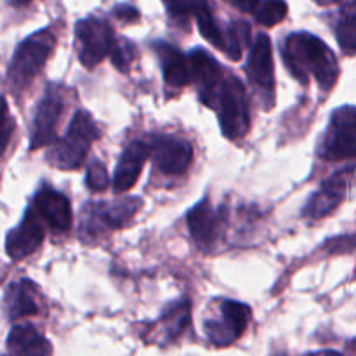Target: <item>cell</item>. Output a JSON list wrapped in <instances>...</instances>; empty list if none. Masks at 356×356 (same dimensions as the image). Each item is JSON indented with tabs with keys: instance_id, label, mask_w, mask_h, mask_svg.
I'll use <instances>...</instances> for the list:
<instances>
[{
	"instance_id": "10",
	"label": "cell",
	"mask_w": 356,
	"mask_h": 356,
	"mask_svg": "<svg viewBox=\"0 0 356 356\" xmlns=\"http://www.w3.org/2000/svg\"><path fill=\"white\" fill-rule=\"evenodd\" d=\"M44 242V228L35 209H28L19 226L10 229L6 240V252L10 259L19 261L33 254Z\"/></svg>"
},
{
	"instance_id": "12",
	"label": "cell",
	"mask_w": 356,
	"mask_h": 356,
	"mask_svg": "<svg viewBox=\"0 0 356 356\" xmlns=\"http://www.w3.org/2000/svg\"><path fill=\"white\" fill-rule=\"evenodd\" d=\"M351 169H344L323 181L316 193L312 195L305 207V216L309 219H322L344 200L350 184Z\"/></svg>"
},
{
	"instance_id": "13",
	"label": "cell",
	"mask_w": 356,
	"mask_h": 356,
	"mask_svg": "<svg viewBox=\"0 0 356 356\" xmlns=\"http://www.w3.org/2000/svg\"><path fill=\"white\" fill-rule=\"evenodd\" d=\"M33 209L42 221L59 233L68 232L72 226V207L70 200L59 191L42 188L33 198Z\"/></svg>"
},
{
	"instance_id": "24",
	"label": "cell",
	"mask_w": 356,
	"mask_h": 356,
	"mask_svg": "<svg viewBox=\"0 0 356 356\" xmlns=\"http://www.w3.org/2000/svg\"><path fill=\"white\" fill-rule=\"evenodd\" d=\"M337 42L346 52H356V2L346 9L336 28Z\"/></svg>"
},
{
	"instance_id": "26",
	"label": "cell",
	"mask_w": 356,
	"mask_h": 356,
	"mask_svg": "<svg viewBox=\"0 0 356 356\" xmlns=\"http://www.w3.org/2000/svg\"><path fill=\"white\" fill-rule=\"evenodd\" d=\"M87 186L94 191H103L110 186V176H108L106 167L103 165V162L99 160H94L92 163L87 169Z\"/></svg>"
},
{
	"instance_id": "2",
	"label": "cell",
	"mask_w": 356,
	"mask_h": 356,
	"mask_svg": "<svg viewBox=\"0 0 356 356\" xmlns=\"http://www.w3.org/2000/svg\"><path fill=\"white\" fill-rule=\"evenodd\" d=\"M99 138L96 124L87 111L79 110L73 115L65 138L58 139L47 159L54 167L63 170L79 169L86 160L87 149Z\"/></svg>"
},
{
	"instance_id": "19",
	"label": "cell",
	"mask_w": 356,
	"mask_h": 356,
	"mask_svg": "<svg viewBox=\"0 0 356 356\" xmlns=\"http://www.w3.org/2000/svg\"><path fill=\"white\" fill-rule=\"evenodd\" d=\"M156 52H159L160 63H162L163 70V79L169 83L170 87H184L190 82H193V76H191V68L188 58H184L176 47L169 44H163L159 42L155 44Z\"/></svg>"
},
{
	"instance_id": "6",
	"label": "cell",
	"mask_w": 356,
	"mask_h": 356,
	"mask_svg": "<svg viewBox=\"0 0 356 356\" xmlns=\"http://www.w3.org/2000/svg\"><path fill=\"white\" fill-rule=\"evenodd\" d=\"M75 35L79 59L86 68L92 70L108 54H111V49L115 45L113 30L101 17L90 16L79 21L75 28Z\"/></svg>"
},
{
	"instance_id": "9",
	"label": "cell",
	"mask_w": 356,
	"mask_h": 356,
	"mask_svg": "<svg viewBox=\"0 0 356 356\" xmlns=\"http://www.w3.org/2000/svg\"><path fill=\"white\" fill-rule=\"evenodd\" d=\"M152 155L159 170L169 176H181L186 172L193 160V148L184 139L162 136L153 139Z\"/></svg>"
},
{
	"instance_id": "15",
	"label": "cell",
	"mask_w": 356,
	"mask_h": 356,
	"mask_svg": "<svg viewBox=\"0 0 356 356\" xmlns=\"http://www.w3.org/2000/svg\"><path fill=\"white\" fill-rule=\"evenodd\" d=\"M149 155H152V146L141 141H134L125 148L113 174V188L117 193H124L134 186Z\"/></svg>"
},
{
	"instance_id": "30",
	"label": "cell",
	"mask_w": 356,
	"mask_h": 356,
	"mask_svg": "<svg viewBox=\"0 0 356 356\" xmlns=\"http://www.w3.org/2000/svg\"><path fill=\"white\" fill-rule=\"evenodd\" d=\"M226 2H229L243 13H256L257 6H259V0H226Z\"/></svg>"
},
{
	"instance_id": "17",
	"label": "cell",
	"mask_w": 356,
	"mask_h": 356,
	"mask_svg": "<svg viewBox=\"0 0 356 356\" xmlns=\"http://www.w3.org/2000/svg\"><path fill=\"white\" fill-rule=\"evenodd\" d=\"M7 350L10 356H52V344L30 323L13 327Z\"/></svg>"
},
{
	"instance_id": "31",
	"label": "cell",
	"mask_w": 356,
	"mask_h": 356,
	"mask_svg": "<svg viewBox=\"0 0 356 356\" xmlns=\"http://www.w3.org/2000/svg\"><path fill=\"white\" fill-rule=\"evenodd\" d=\"M9 129H10V118H9V111H7V104L6 110H3V149L7 148V141H9Z\"/></svg>"
},
{
	"instance_id": "16",
	"label": "cell",
	"mask_w": 356,
	"mask_h": 356,
	"mask_svg": "<svg viewBox=\"0 0 356 356\" xmlns=\"http://www.w3.org/2000/svg\"><path fill=\"white\" fill-rule=\"evenodd\" d=\"M221 212L216 211L209 200H202L188 212V228H190L191 238L198 243V247L205 249L214 243L218 236L219 222H221Z\"/></svg>"
},
{
	"instance_id": "4",
	"label": "cell",
	"mask_w": 356,
	"mask_h": 356,
	"mask_svg": "<svg viewBox=\"0 0 356 356\" xmlns=\"http://www.w3.org/2000/svg\"><path fill=\"white\" fill-rule=\"evenodd\" d=\"M318 155L325 160H341L356 156V106H343L330 117Z\"/></svg>"
},
{
	"instance_id": "28",
	"label": "cell",
	"mask_w": 356,
	"mask_h": 356,
	"mask_svg": "<svg viewBox=\"0 0 356 356\" xmlns=\"http://www.w3.org/2000/svg\"><path fill=\"white\" fill-rule=\"evenodd\" d=\"M197 3L198 0H167V9L174 19L186 21L188 17L193 16Z\"/></svg>"
},
{
	"instance_id": "32",
	"label": "cell",
	"mask_w": 356,
	"mask_h": 356,
	"mask_svg": "<svg viewBox=\"0 0 356 356\" xmlns=\"http://www.w3.org/2000/svg\"><path fill=\"white\" fill-rule=\"evenodd\" d=\"M306 356H343L341 353H337V351H330V350H325V351H316V353H309Z\"/></svg>"
},
{
	"instance_id": "1",
	"label": "cell",
	"mask_w": 356,
	"mask_h": 356,
	"mask_svg": "<svg viewBox=\"0 0 356 356\" xmlns=\"http://www.w3.org/2000/svg\"><path fill=\"white\" fill-rule=\"evenodd\" d=\"M284 59L299 82L308 83V79L313 75L323 90L332 89L339 75L334 52L327 47L325 42L305 31L289 35Z\"/></svg>"
},
{
	"instance_id": "11",
	"label": "cell",
	"mask_w": 356,
	"mask_h": 356,
	"mask_svg": "<svg viewBox=\"0 0 356 356\" xmlns=\"http://www.w3.org/2000/svg\"><path fill=\"white\" fill-rule=\"evenodd\" d=\"M247 73L250 80L259 87L261 92L268 96L270 104H273L275 92V68H273V49L268 35L259 33L250 49Z\"/></svg>"
},
{
	"instance_id": "33",
	"label": "cell",
	"mask_w": 356,
	"mask_h": 356,
	"mask_svg": "<svg viewBox=\"0 0 356 356\" xmlns=\"http://www.w3.org/2000/svg\"><path fill=\"white\" fill-rule=\"evenodd\" d=\"M9 2L13 3V6L21 7V6H26V3H30V0H9Z\"/></svg>"
},
{
	"instance_id": "20",
	"label": "cell",
	"mask_w": 356,
	"mask_h": 356,
	"mask_svg": "<svg viewBox=\"0 0 356 356\" xmlns=\"http://www.w3.org/2000/svg\"><path fill=\"white\" fill-rule=\"evenodd\" d=\"M141 207L139 198H125V200L113 202V204H97L94 207V216H87V219H96L97 228L118 229L134 218L136 212Z\"/></svg>"
},
{
	"instance_id": "18",
	"label": "cell",
	"mask_w": 356,
	"mask_h": 356,
	"mask_svg": "<svg viewBox=\"0 0 356 356\" xmlns=\"http://www.w3.org/2000/svg\"><path fill=\"white\" fill-rule=\"evenodd\" d=\"M6 308L10 320L23 318L40 313L37 285L30 280L10 284L6 294Z\"/></svg>"
},
{
	"instance_id": "27",
	"label": "cell",
	"mask_w": 356,
	"mask_h": 356,
	"mask_svg": "<svg viewBox=\"0 0 356 356\" xmlns=\"http://www.w3.org/2000/svg\"><path fill=\"white\" fill-rule=\"evenodd\" d=\"M134 58L136 49L131 42H115L113 49H111V61H113V65L117 66L120 72H127Z\"/></svg>"
},
{
	"instance_id": "23",
	"label": "cell",
	"mask_w": 356,
	"mask_h": 356,
	"mask_svg": "<svg viewBox=\"0 0 356 356\" xmlns=\"http://www.w3.org/2000/svg\"><path fill=\"white\" fill-rule=\"evenodd\" d=\"M250 42V28L249 24L238 21V23H232V26L226 31L225 49L222 51L228 54L229 59L238 61L242 58V51L247 44Z\"/></svg>"
},
{
	"instance_id": "7",
	"label": "cell",
	"mask_w": 356,
	"mask_h": 356,
	"mask_svg": "<svg viewBox=\"0 0 356 356\" xmlns=\"http://www.w3.org/2000/svg\"><path fill=\"white\" fill-rule=\"evenodd\" d=\"M221 129L228 139H240L249 132L250 115L245 87L235 76H228L221 86Z\"/></svg>"
},
{
	"instance_id": "5",
	"label": "cell",
	"mask_w": 356,
	"mask_h": 356,
	"mask_svg": "<svg viewBox=\"0 0 356 356\" xmlns=\"http://www.w3.org/2000/svg\"><path fill=\"white\" fill-rule=\"evenodd\" d=\"M252 312L247 305L236 301L219 302L218 313L205 320V334L209 343L218 348H226L235 343L250 322Z\"/></svg>"
},
{
	"instance_id": "8",
	"label": "cell",
	"mask_w": 356,
	"mask_h": 356,
	"mask_svg": "<svg viewBox=\"0 0 356 356\" xmlns=\"http://www.w3.org/2000/svg\"><path fill=\"white\" fill-rule=\"evenodd\" d=\"M65 108V94L61 87L52 86L47 90L44 99L38 104L37 115L33 120V132H31V149H37L40 146H47L54 143L56 131H58L59 118Z\"/></svg>"
},
{
	"instance_id": "34",
	"label": "cell",
	"mask_w": 356,
	"mask_h": 356,
	"mask_svg": "<svg viewBox=\"0 0 356 356\" xmlns=\"http://www.w3.org/2000/svg\"><path fill=\"white\" fill-rule=\"evenodd\" d=\"M315 2L322 3V6H327V3H332V2H337V0H315Z\"/></svg>"
},
{
	"instance_id": "29",
	"label": "cell",
	"mask_w": 356,
	"mask_h": 356,
	"mask_svg": "<svg viewBox=\"0 0 356 356\" xmlns=\"http://www.w3.org/2000/svg\"><path fill=\"white\" fill-rule=\"evenodd\" d=\"M115 16L122 21H136L139 17V13L129 6H118L115 9Z\"/></svg>"
},
{
	"instance_id": "25",
	"label": "cell",
	"mask_w": 356,
	"mask_h": 356,
	"mask_svg": "<svg viewBox=\"0 0 356 356\" xmlns=\"http://www.w3.org/2000/svg\"><path fill=\"white\" fill-rule=\"evenodd\" d=\"M287 16V3L284 0H266L256 13V19L264 26H275Z\"/></svg>"
},
{
	"instance_id": "22",
	"label": "cell",
	"mask_w": 356,
	"mask_h": 356,
	"mask_svg": "<svg viewBox=\"0 0 356 356\" xmlns=\"http://www.w3.org/2000/svg\"><path fill=\"white\" fill-rule=\"evenodd\" d=\"M193 16L195 19H197L200 33L204 35L212 45H216L218 49H225L226 33H222V31L219 30L218 23H216L214 16H212L211 13V7H209V3L205 2V0H198Z\"/></svg>"
},
{
	"instance_id": "14",
	"label": "cell",
	"mask_w": 356,
	"mask_h": 356,
	"mask_svg": "<svg viewBox=\"0 0 356 356\" xmlns=\"http://www.w3.org/2000/svg\"><path fill=\"white\" fill-rule=\"evenodd\" d=\"M191 68V76L200 83V96L205 104H214L216 101V90H218L221 83V68H219L218 61L212 58L211 54L204 51V49H193L188 56Z\"/></svg>"
},
{
	"instance_id": "21",
	"label": "cell",
	"mask_w": 356,
	"mask_h": 356,
	"mask_svg": "<svg viewBox=\"0 0 356 356\" xmlns=\"http://www.w3.org/2000/svg\"><path fill=\"white\" fill-rule=\"evenodd\" d=\"M190 323V302L179 301L167 308L162 318L159 320V325L155 327L153 339L160 344H170L184 332V329Z\"/></svg>"
},
{
	"instance_id": "3",
	"label": "cell",
	"mask_w": 356,
	"mask_h": 356,
	"mask_svg": "<svg viewBox=\"0 0 356 356\" xmlns=\"http://www.w3.org/2000/svg\"><path fill=\"white\" fill-rule=\"evenodd\" d=\"M56 45L54 35L49 30H42L28 37L17 45L9 65V82L14 89H23L31 82L35 75L42 70Z\"/></svg>"
}]
</instances>
